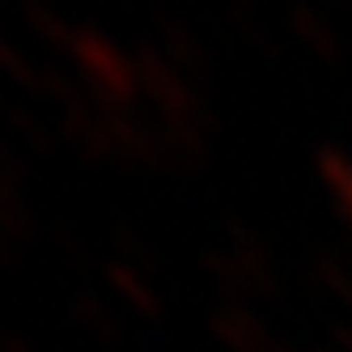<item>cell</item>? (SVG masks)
Masks as SVG:
<instances>
[{"mask_svg": "<svg viewBox=\"0 0 352 352\" xmlns=\"http://www.w3.org/2000/svg\"><path fill=\"white\" fill-rule=\"evenodd\" d=\"M0 352H43V348H30V344H17V340H5Z\"/></svg>", "mask_w": 352, "mask_h": 352, "instance_id": "obj_1", "label": "cell"}]
</instances>
